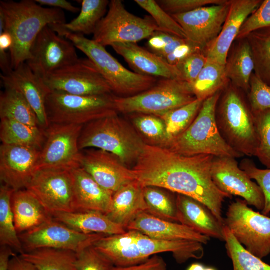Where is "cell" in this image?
Returning <instances> with one entry per match:
<instances>
[{
	"instance_id": "cell-1",
	"label": "cell",
	"mask_w": 270,
	"mask_h": 270,
	"mask_svg": "<svg viewBox=\"0 0 270 270\" xmlns=\"http://www.w3.org/2000/svg\"><path fill=\"white\" fill-rule=\"evenodd\" d=\"M214 156H185L168 148L145 144L132 168L142 186H154L193 198L206 206L224 225L222 204L229 195L214 183L211 168Z\"/></svg>"
},
{
	"instance_id": "cell-2",
	"label": "cell",
	"mask_w": 270,
	"mask_h": 270,
	"mask_svg": "<svg viewBox=\"0 0 270 270\" xmlns=\"http://www.w3.org/2000/svg\"><path fill=\"white\" fill-rule=\"evenodd\" d=\"M0 13L4 18V31L13 40L9 50L12 70L30 58L32 46L46 26L66 23L62 10L44 8L34 0L0 1Z\"/></svg>"
},
{
	"instance_id": "cell-3",
	"label": "cell",
	"mask_w": 270,
	"mask_h": 270,
	"mask_svg": "<svg viewBox=\"0 0 270 270\" xmlns=\"http://www.w3.org/2000/svg\"><path fill=\"white\" fill-rule=\"evenodd\" d=\"M240 90L232 85L222 92L216 110V122L230 148L244 156H255L259 144L256 118Z\"/></svg>"
},
{
	"instance_id": "cell-4",
	"label": "cell",
	"mask_w": 270,
	"mask_h": 270,
	"mask_svg": "<svg viewBox=\"0 0 270 270\" xmlns=\"http://www.w3.org/2000/svg\"><path fill=\"white\" fill-rule=\"evenodd\" d=\"M145 144L132 125L118 114L84 126L78 140L80 150L94 148L108 152L128 168L136 164Z\"/></svg>"
},
{
	"instance_id": "cell-5",
	"label": "cell",
	"mask_w": 270,
	"mask_h": 270,
	"mask_svg": "<svg viewBox=\"0 0 270 270\" xmlns=\"http://www.w3.org/2000/svg\"><path fill=\"white\" fill-rule=\"evenodd\" d=\"M222 91L205 100L194 120L166 148L185 156L206 154L240 158L244 156L230 148L223 139L216 120V110Z\"/></svg>"
},
{
	"instance_id": "cell-6",
	"label": "cell",
	"mask_w": 270,
	"mask_h": 270,
	"mask_svg": "<svg viewBox=\"0 0 270 270\" xmlns=\"http://www.w3.org/2000/svg\"><path fill=\"white\" fill-rule=\"evenodd\" d=\"M56 33L72 42L76 48L94 62L116 96L128 97L136 95L150 88L158 81L156 78L128 70L105 47L84 35L65 31Z\"/></svg>"
},
{
	"instance_id": "cell-7",
	"label": "cell",
	"mask_w": 270,
	"mask_h": 270,
	"mask_svg": "<svg viewBox=\"0 0 270 270\" xmlns=\"http://www.w3.org/2000/svg\"><path fill=\"white\" fill-rule=\"evenodd\" d=\"M196 98L190 85L182 80L161 79L148 90L128 97L114 96L118 112L160 116L193 102Z\"/></svg>"
},
{
	"instance_id": "cell-8",
	"label": "cell",
	"mask_w": 270,
	"mask_h": 270,
	"mask_svg": "<svg viewBox=\"0 0 270 270\" xmlns=\"http://www.w3.org/2000/svg\"><path fill=\"white\" fill-rule=\"evenodd\" d=\"M114 94L74 96L50 91L46 101L49 124L84 126L92 122L118 114Z\"/></svg>"
},
{
	"instance_id": "cell-9",
	"label": "cell",
	"mask_w": 270,
	"mask_h": 270,
	"mask_svg": "<svg viewBox=\"0 0 270 270\" xmlns=\"http://www.w3.org/2000/svg\"><path fill=\"white\" fill-rule=\"evenodd\" d=\"M160 31L152 18L128 12L121 0L110 1L108 11L98 24L92 40L106 47L116 43H137Z\"/></svg>"
},
{
	"instance_id": "cell-10",
	"label": "cell",
	"mask_w": 270,
	"mask_h": 270,
	"mask_svg": "<svg viewBox=\"0 0 270 270\" xmlns=\"http://www.w3.org/2000/svg\"><path fill=\"white\" fill-rule=\"evenodd\" d=\"M224 226L252 255L262 259L270 254V218L254 210L244 200L229 205Z\"/></svg>"
},
{
	"instance_id": "cell-11",
	"label": "cell",
	"mask_w": 270,
	"mask_h": 270,
	"mask_svg": "<svg viewBox=\"0 0 270 270\" xmlns=\"http://www.w3.org/2000/svg\"><path fill=\"white\" fill-rule=\"evenodd\" d=\"M84 126L50 124L40 151L36 172L40 170H72L81 167L82 152L78 140Z\"/></svg>"
},
{
	"instance_id": "cell-12",
	"label": "cell",
	"mask_w": 270,
	"mask_h": 270,
	"mask_svg": "<svg viewBox=\"0 0 270 270\" xmlns=\"http://www.w3.org/2000/svg\"><path fill=\"white\" fill-rule=\"evenodd\" d=\"M50 91L88 96L113 94L106 80L90 59L78 58L43 80Z\"/></svg>"
},
{
	"instance_id": "cell-13",
	"label": "cell",
	"mask_w": 270,
	"mask_h": 270,
	"mask_svg": "<svg viewBox=\"0 0 270 270\" xmlns=\"http://www.w3.org/2000/svg\"><path fill=\"white\" fill-rule=\"evenodd\" d=\"M76 48L72 42L47 26L36 40L30 58L26 63L44 80L55 71L76 61L78 58Z\"/></svg>"
},
{
	"instance_id": "cell-14",
	"label": "cell",
	"mask_w": 270,
	"mask_h": 270,
	"mask_svg": "<svg viewBox=\"0 0 270 270\" xmlns=\"http://www.w3.org/2000/svg\"><path fill=\"white\" fill-rule=\"evenodd\" d=\"M105 235L84 234L52 219L19 234L24 252L40 248L72 250L79 253Z\"/></svg>"
},
{
	"instance_id": "cell-15",
	"label": "cell",
	"mask_w": 270,
	"mask_h": 270,
	"mask_svg": "<svg viewBox=\"0 0 270 270\" xmlns=\"http://www.w3.org/2000/svg\"><path fill=\"white\" fill-rule=\"evenodd\" d=\"M26 190L37 198L52 216L58 212H76L70 170H38Z\"/></svg>"
},
{
	"instance_id": "cell-16",
	"label": "cell",
	"mask_w": 270,
	"mask_h": 270,
	"mask_svg": "<svg viewBox=\"0 0 270 270\" xmlns=\"http://www.w3.org/2000/svg\"><path fill=\"white\" fill-rule=\"evenodd\" d=\"M212 180L217 188L230 196H238L248 205L262 210L265 204L264 193L238 166L234 158L214 156L212 168Z\"/></svg>"
},
{
	"instance_id": "cell-17",
	"label": "cell",
	"mask_w": 270,
	"mask_h": 270,
	"mask_svg": "<svg viewBox=\"0 0 270 270\" xmlns=\"http://www.w3.org/2000/svg\"><path fill=\"white\" fill-rule=\"evenodd\" d=\"M230 8V0L171 16L183 29L186 38L204 50L219 35Z\"/></svg>"
},
{
	"instance_id": "cell-18",
	"label": "cell",
	"mask_w": 270,
	"mask_h": 270,
	"mask_svg": "<svg viewBox=\"0 0 270 270\" xmlns=\"http://www.w3.org/2000/svg\"><path fill=\"white\" fill-rule=\"evenodd\" d=\"M40 150L37 148L2 144L0 180L14 191L26 189L36 172Z\"/></svg>"
},
{
	"instance_id": "cell-19",
	"label": "cell",
	"mask_w": 270,
	"mask_h": 270,
	"mask_svg": "<svg viewBox=\"0 0 270 270\" xmlns=\"http://www.w3.org/2000/svg\"><path fill=\"white\" fill-rule=\"evenodd\" d=\"M81 168L102 187L114 194L136 180L132 170L114 155L101 150L82 153Z\"/></svg>"
},
{
	"instance_id": "cell-20",
	"label": "cell",
	"mask_w": 270,
	"mask_h": 270,
	"mask_svg": "<svg viewBox=\"0 0 270 270\" xmlns=\"http://www.w3.org/2000/svg\"><path fill=\"white\" fill-rule=\"evenodd\" d=\"M260 0H230V8L222 30L218 37L206 48L208 60L226 66L230 48L237 38L248 17L259 7Z\"/></svg>"
},
{
	"instance_id": "cell-21",
	"label": "cell",
	"mask_w": 270,
	"mask_h": 270,
	"mask_svg": "<svg viewBox=\"0 0 270 270\" xmlns=\"http://www.w3.org/2000/svg\"><path fill=\"white\" fill-rule=\"evenodd\" d=\"M0 76L4 88L14 89L24 96L36 112L40 126L46 128L50 124L46 112V101L50 90L43 80L26 62L7 74H0Z\"/></svg>"
},
{
	"instance_id": "cell-22",
	"label": "cell",
	"mask_w": 270,
	"mask_h": 270,
	"mask_svg": "<svg viewBox=\"0 0 270 270\" xmlns=\"http://www.w3.org/2000/svg\"><path fill=\"white\" fill-rule=\"evenodd\" d=\"M111 46L124 58L136 73L162 79L182 80L176 66L169 64L164 58L137 43H116Z\"/></svg>"
},
{
	"instance_id": "cell-23",
	"label": "cell",
	"mask_w": 270,
	"mask_h": 270,
	"mask_svg": "<svg viewBox=\"0 0 270 270\" xmlns=\"http://www.w3.org/2000/svg\"><path fill=\"white\" fill-rule=\"evenodd\" d=\"M150 238L163 240H191L208 244L210 238L181 224L161 219L146 212L138 214L126 227Z\"/></svg>"
},
{
	"instance_id": "cell-24",
	"label": "cell",
	"mask_w": 270,
	"mask_h": 270,
	"mask_svg": "<svg viewBox=\"0 0 270 270\" xmlns=\"http://www.w3.org/2000/svg\"><path fill=\"white\" fill-rule=\"evenodd\" d=\"M176 206L179 223L210 238L224 241V225L204 204L188 196L178 194Z\"/></svg>"
},
{
	"instance_id": "cell-25",
	"label": "cell",
	"mask_w": 270,
	"mask_h": 270,
	"mask_svg": "<svg viewBox=\"0 0 270 270\" xmlns=\"http://www.w3.org/2000/svg\"><path fill=\"white\" fill-rule=\"evenodd\" d=\"M71 171L76 212L96 211L106 214L114 193L100 186L84 168Z\"/></svg>"
},
{
	"instance_id": "cell-26",
	"label": "cell",
	"mask_w": 270,
	"mask_h": 270,
	"mask_svg": "<svg viewBox=\"0 0 270 270\" xmlns=\"http://www.w3.org/2000/svg\"><path fill=\"white\" fill-rule=\"evenodd\" d=\"M135 230L104 236L96 241L94 248L116 266H128L146 261L138 246Z\"/></svg>"
},
{
	"instance_id": "cell-27",
	"label": "cell",
	"mask_w": 270,
	"mask_h": 270,
	"mask_svg": "<svg viewBox=\"0 0 270 270\" xmlns=\"http://www.w3.org/2000/svg\"><path fill=\"white\" fill-rule=\"evenodd\" d=\"M148 210L143 187L135 180L125 184L114 194L110 208L106 215L126 230L128 226L138 214L147 212Z\"/></svg>"
},
{
	"instance_id": "cell-28",
	"label": "cell",
	"mask_w": 270,
	"mask_h": 270,
	"mask_svg": "<svg viewBox=\"0 0 270 270\" xmlns=\"http://www.w3.org/2000/svg\"><path fill=\"white\" fill-rule=\"evenodd\" d=\"M52 217L55 220L84 234L110 236L126 232L122 226L114 222L106 214L98 212H58L53 214Z\"/></svg>"
},
{
	"instance_id": "cell-29",
	"label": "cell",
	"mask_w": 270,
	"mask_h": 270,
	"mask_svg": "<svg viewBox=\"0 0 270 270\" xmlns=\"http://www.w3.org/2000/svg\"><path fill=\"white\" fill-rule=\"evenodd\" d=\"M136 232L138 246L146 260L158 254L170 252L176 262L181 264L190 258L200 259L204 256L203 244L200 242L191 240H156Z\"/></svg>"
},
{
	"instance_id": "cell-30",
	"label": "cell",
	"mask_w": 270,
	"mask_h": 270,
	"mask_svg": "<svg viewBox=\"0 0 270 270\" xmlns=\"http://www.w3.org/2000/svg\"><path fill=\"white\" fill-rule=\"evenodd\" d=\"M11 204L18 234L52 219L37 198L26 189L14 191Z\"/></svg>"
},
{
	"instance_id": "cell-31",
	"label": "cell",
	"mask_w": 270,
	"mask_h": 270,
	"mask_svg": "<svg viewBox=\"0 0 270 270\" xmlns=\"http://www.w3.org/2000/svg\"><path fill=\"white\" fill-rule=\"evenodd\" d=\"M78 16L68 23L50 26L56 32L65 31L82 35L94 34L96 26L104 16L110 1L82 0Z\"/></svg>"
},
{
	"instance_id": "cell-32",
	"label": "cell",
	"mask_w": 270,
	"mask_h": 270,
	"mask_svg": "<svg viewBox=\"0 0 270 270\" xmlns=\"http://www.w3.org/2000/svg\"><path fill=\"white\" fill-rule=\"evenodd\" d=\"M2 144L25 146L41 150L46 139V129L7 118L0 119Z\"/></svg>"
},
{
	"instance_id": "cell-33",
	"label": "cell",
	"mask_w": 270,
	"mask_h": 270,
	"mask_svg": "<svg viewBox=\"0 0 270 270\" xmlns=\"http://www.w3.org/2000/svg\"><path fill=\"white\" fill-rule=\"evenodd\" d=\"M20 256L36 270H78V254L72 250L40 248Z\"/></svg>"
},
{
	"instance_id": "cell-34",
	"label": "cell",
	"mask_w": 270,
	"mask_h": 270,
	"mask_svg": "<svg viewBox=\"0 0 270 270\" xmlns=\"http://www.w3.org/2000/svg\"><path fill=\"white\" fill-rule=\"evenodd\" d=\"M254 70V64L250 44L246 40L236 48L232 56L227 60L226 75L234 86L248 92L250 81Z\"/></svg>"
},
{
	"instance_id": "cell-35",
	"label": "cell",
	"mask_w": 270,
	"mask_h": 270,
	"mask_svg": "<svg viewBox=\"0 0 270 270\" xmlns=\"http://www.w3.org/2000/svg\"><path fill=\"white\" fill-rule=\"evenodd\" d=\"M0 117L40 126L36 112L26 99L19 92L9 88H5L0 92Z\"/></svg>"
},
{
	"instance_id": "cell-36",
	"label": "cell",
	"mask_w": 270,
	"mask_h": 270,
	"mask_svg": "<svg viewBox=\"0 0 270 270\" xmlns=\"http://www.w3.org/2000/svg\"><path fill=\"white\" fill-rule=\"evenodd\" d=\"M14 190L2 184L0 187V245L7 246L21 254L24 252L14 224L11 199Z\"/></svg>"
},
{
	"instance_id": "cell-37",
	"label": "cell",
	"mask_w": 270,
	"mask_h": 270,
	"mask_svg": "<svg viewBox=\"0 0 270 270\" xmlns=\"http://www.w3.org/2000/svg\"><path fill=\"white\" fill-rule=\"evenodd\" d=\"M226 66L208 61L196 80L190 84L196 98L204 100L226 87Z\"/></svg>"
},
{
	"instance_id": "cell-38",
	"label": "cell",
	"mask_w": 270,
	"mask_h": 270,
	"mask_svg": "<svg viewBox=\"0 0 270 270\" xmlns=\"http://www.w3.org/2000/svg\"><path fill=\"white\" fill-rule=\"evenodd\" d=\"M246 38L251 49L254 74L270 86V28L256 30Z\"/></svg>"
},
{
	"instance_id": "cell-39",
	"label": "cell",
	"mask_w": 270,
	"mask_h": 270,
	"mask_svg": "<svg viewBox=\"0 0 270 270\" xmlns=\"http://www.w3.org/2000/svg\"><path fill=\"white\" fill-rule=\"evenodd\" d=\"M132 125L145 144L167 148L170 141L165 124L160 117L148 114H132Z\"/></svg>"
},
{
	"instance_id": "cell-40",
	"label": "cell",
	"mask_w": 270,
	"mask_h": 270,
	"mask_svg": "<svg viewBox=\"0 0 270 270\" xmlns=\"http://www.w3.org/2000/svg\"><path fill=\"white\" fill-rule=\"evenodd\" d=\"M204 102L196 99L192 102L171 110L158 116L165 124L169 144L190 126L198 116Z\"/></svg>"
},
{
	"instance_id": "cell-41",
	"label": "cell",
	"mask_w": 270,
	"mask_h": 270,
	"mask_svg": "<svg viewBox=\"0 0 270 270\" xmlns=\"http://www.w3.org/2000/svg\"><path fill=\"white\" fill-rule=\"evenodd\" d=\"M224 241L233 270H270V265L247 251L226 226L224 227Z\"/></svg>"
},
{
	"instance_id": "cell-42",
	"label": "cell",
	"mask_w": 270,
	"mask_h": 270,
	"mask_svg": "<svg viewBox=\"0 0 270 270\" xmlns=\"http://www.w3.org/2000/svg\"><path fill=\"white\" fill-rule=\"evenodd\" d=\"M144 196L148 206V212L154 216L178 222L176 198L154 186L143 187Z\"/></svg>"
},
{
	"instance_id": "cell-43",
	"label": "cell",
	"mask_w": 270,
	"mask_h": 270,
	"mask_svg": "<svg viewBox=\"0 0 270 270\" xmlns=\"http://www.w3.org/2000/svg\"><path fill=\"white\" fill-rule=\"evenodd\" d=\"M134 2L150 14L160 31L187 39L180 26L160 7L156 0H135Z\"/></svg>"
},
{
	"instance_id": "cell-44",
	"label": "cell",
	"mask_w": 270,
	"mask_h": 270,
	"mask_svg": "<svg viewBox=\"0 0 270 270\" xmlns=\"http://www.w3.org/2000/svg\"><path fill=\"white\" fill-rule=\"evenodd\" d=\"M254 116L259 139L255 156L267 168L270 169V110Z\"/></svg>"
},
{
	"instance_id": "cell-45",
	"label": "cell",
	"mask_w": 270,
	"mask_h": 270,
	"mask_svg": "<svg viewBox=\"0 0 270 270\" xmlns=\"http://www.w3.org/2000/svg\"><path fill=\"white\" fill-rule=\"evenodd\" d=\"M239 166L252 180H255L262 188L265 199L262 214L268 216L270 214V169L258 168L254 161L248 158L242 160Z\"/></svg>"
},
{
	"instance_id": "cell-46",
	"label": "cell",
	"mask_w": 270,
	"mask_h": 270,
	"mask_svg": "<svg viewBox=\"0 0 270 270\" xmlns=\"http://www.w3.org/2000/svg\"><path fill=\"white\" fill-rule=\"evenodd\" d=\"M248 104L254 114L270 110V86L252 74L248 92Z\"/></svg>"
},
{
	"instance_id": "cell-47",
	"label": "cell",
	"mask_w": 270,
	"mask_h": 270,
	"mask_svg": "<svg viewBox=\"0 0 270 270\" xmlns=\"http://www.w3.org/2000/svg\"><path fill=\"white\" fill-rule=\"evenodd\" d=\"M186 40L158 30L148 38L147 45L152 52L164 59Z\"/></svg>"
},
{
	"instance_id": "cell-48",
	"label": "cell",
	"mask_w": 270,
	"mask_h": 270,
	"mask_svg": "<svg viewBox=\"0 0 270 270\" xmlns=\"http://www.w3.org/2000/svg\"><path fill=\"white\" fill-rule=\"evenodd\" d=\"M270 28V0L262 1L257 10L246 20L237 38H245L250 33Z\"/></svg>"
},
{
	"instance_id": "cell-49",
	"label": "cell",
	"mask_w": 270,
	"mask_h": 270,
	"mask_svg": "<svg viewBox=\"0 0 270 270\" xmlns=\"http://www.w3.org/2000/svg\"><path fill=\"white\" fill-rule=\"evenodd\" d=\"M77 254L78 270H111L114 266L112 262L93 245Z\"/></svg>"
},
{
	"instance_id": "cell-50",
	"label": "cell",
	"mask_w": 270,
	"mask_h": 270,
	"mask_svg": "<svg viewBox=\"0 0 270 270\" xmlns=\"http://www.w3.org/2000/svg\"><path fill=\"white\" fill-rule=\"evenodd\" d=\"M226 0H158L160 7L170 16L186 13L197 8L226 2Z\"/></svg>"
},
{
	"instance_id": "cell-51",
	"label": "cell",
	"mask_w": 270,
	"mask_h": 270,
	"mask_svg": "<svg viewBox=\"0 0 270 270\" xmlns=\"http://www.w3.org/2000/svg\"><path fill=\"white\" fill-rule=\"evenodd\" d=\"M208 62L203 52L194 53L178 64L176 67L183 80L192 84L197 78Z\"/></svg>"
},
{
	"instance_id": "cell-52",
	"label": "cell",
	"mask_w": 270,
	"mask_h": 270,
	"mask_svg": "<svg viewBox=\"0 0 270 270\" xmlns=\"http://www.w3.org/2000/svg\"><path fill=\"white\" fill-rule=\"evenodd\" d=\"M204 50L200 46L188 39L178 46L172 53L166 56L165 60L169 64L177 66L192 54L198 52H203Z\"/></svg>"
},
{
	"instance_id": "cell-53",
	"label": "cell",
	"mask_w": 270,
	"mask_h": 270,
	"mask_svg": "<svg viewBox=\"0 0 270 270\" xmlns=\"http://www.w3.org/2000/svg\"><path fill=\"white\" fill-rule=\"evenodd\" d=\"M111 270H167V268L164 259L156 254L143 263L128 266H114Z\"/></svg>"
},
{
	"instance_id": "cell-54",
	"label": "cell",
	"mask_w": 270,
	"mask_h": 270,
	"mask_svg": "<svg viewBox=\"0 0 270 270\" xmlns=\"http://www.w3.org/2000/svg\"><path fill=\"white\" fill-rule=\"evenodd\" d=\"M41 6H47L65 10L71 12L76 13L80 9L65 0H34Z\"/></svg>"
},
{
	"instance_id": "cell-55",
	"label": "cell",
	"mask_w": 270,
	"mask_h": 270,
	"mask_svg": "<svg viewBox=\"0 0 270 270\" xmlns=\"http://www.w3.org/2000/svg\"><path fill=\"white\" fill-rule=\"evenodd\" d=\"M9 270H36L30 262L24 260L20 256L16 254L12 257L9 265Z\"/></svg>"
},
{
	"instance_id": "cell-56",
	"label": "cell",
	"mask_w": 270,
	"mask_h": 270,
	"mask_svg": "<svg viewBox=\"0 0 270 270\" xmlns=\"http://www.w3.org/2000/svg\"><path fill=\"white\" fill-rule=\"evenodd\" d=\"M16 254L14 250L7 246H0V270H9L10 260Z\"/></svg>"
},
{
	"instance_id": "cell-57",
	"label": "cell",
	"mask_w": 270,
	"mask_h": 270,
	"mask_svg": "<svg viewBox=\"0 0 270 270\" xmlns=\"http://www.w3.org/2000/svg\"><path fill=\"white\" fill-rule=\"evenodd\" d=\"M13 44L10 34L6 32H0V52H6L10 49Z\"/></svg>"
},
{
	"instance_id": "cell-58",
	"label": "cell",
	"mask_w": 270,
	"mask_h": 270,
	"mask_svg": "<svg viewBox=\"0 0 270 270\" xmlns=\"http://www.w3.org/2000/svg\"><path fill=\"white\" fill-rule=\"evenodd\" d=\"M204 266L200 264L195 263L192 264L187 270H204Z\"/></svg>"
},
{
	"instance_id": "cell-59",
	"label": "cell",
	"mask_w": 270,
	"mask_h": 270,
	"mask_svg": "<svg viewBox=\"0 0 270 270\" xmlns=\"http://www.w3.org/2000/svg\"><path fill=\"white\" fill-rule=\"evenodd\" d=\"M204 270H216L211 268H205Z\"/></svg>"
}]
</instances>
